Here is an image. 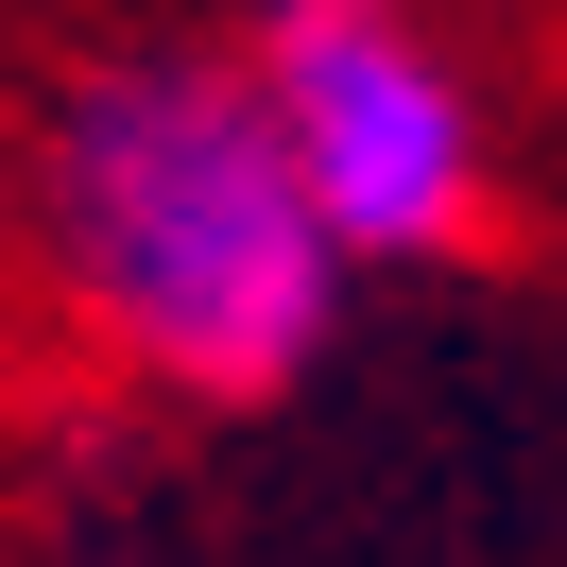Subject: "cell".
I'll return each instance as SVG.
<instances>
[{
	"mask_svg": "<svg viewBox=\"0 0 567 567\" xmlns=\"http://www.w3.org/2000/svg\"><path fill=\"white\" fill-rule=\"evenodd\" d=\"M258 121H276L292 189L344 258H430L482 207V121L413 52L395 0H276V104Z\"/></svg>",
	"mask_w": 567,
	"mask_h": 567,
	"instance_id": "7a4b0ae2",
	"label": "cell"
},
{
	"mask_svg": "<svg viewBox=\"0 0 567 567\" xmlns=\"http://www.w3.org/2000/svg\"><path fill=\"white\" fill-rule=\"evenodd\" d=\"M70 258L173 379H292L344 241L310 224L276 121L224 86H104L70 121Z\"/></svg>",
	"mask_w": 567,
	"mask_h": 567,
	"instance_id": "6da1fadb",
	"label": "cell"
}]
</instances>
